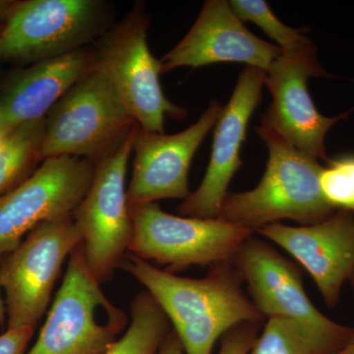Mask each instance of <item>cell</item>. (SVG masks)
<instances>
[{
  "label": "cell",
  "mask_w": 354,
  "mask_h": 354,
  "mask_svg": "<svg viewBox=\"0 0 354 354\" xmlns=\"http://www.w3.org/2000/svg\"><path fill=\"white\" fill-rule=\"evenodd\" d=\"M120 267L141 283L160 305L185 354H212L216 342L241 323L262 324L266 317L244 292L230 262L209 267L202 279L183 278L134 255Z\"/></svg>",
  "instance_id": "obj_1"
},
{
  "label": "cell",
  "mask_w": 354,
  "mask_h": 354,
  "mask_svg": "<svg viewBox=\"0 0 354 354\" xmlns=\"http://www.w3.org/2000/svg\"><path fill=\"white\" fill-rule=\"evenodd\" d=\"M269 152L264 176L254 189L230 193L218 218L256 232L283 220L312 225L337 209L326 201L319 184L323 167L276 133L257 127Z\"/></svg>",
  "instance_id": "obj_2"
},
{
  "label": "cell",
  "mask_w": 354,
  "mask_h": 354,
  "mask_svg": "<svg viewBox=\"0 0 354 354\" xmlns=\"http://www.w3.org/2000/svg\"><path fill=\"white\" fill-rule=\"evenodd\" d=\"M136 127L108 74L95 62L46 116L41 160L64 156L101 160Z\"/></svg>",
  "instance_id": "obj_3"
},
{
  "label": "cell",
  "mask_w": 354,
  "mask_h": 354,
  "mask_svg": "<svg viewBox=\"0 0 354 354\" xmlns=\"http://www.w3.org/2000/svg\"><path fill=\"white\" fill-rule=\"evenodd\" d=\"M128 325L127 314L102 292L80 244L70 256L38 339L26 354H104Z\"/></svg>",
  "instance_id": "obj_4"
},
{
  "label": "cell",
  "mask_w": 354,
  "mask_h": 354,
  "mask_svg": "<svg viewBox=\"0 0 354 354\" xmlns=\"http://www.w3.org/2000/svg\"><path fill=\"white\" fill-rule=\"evenodd\" d=\"M133 232L128 251L171 272L230 262L254 232L221 218L165 213L157 203L130 207Z\"/></svg>",
  "instance_id": "obj_5"
},
{
  "label": "cell",
  "mask_w": 354,
  "mask_h": 354,
  "mask_svg": "<svg viewBox=\"0 0 354 354\" xmlns=\"http://www.w3.org/2000/svg\"><path fill=\"white\" fill-rule=\"evenodd\" d=\"M250 299L266 318H286L302 326L323 354L346 348L353 328L334 322L314 306L305 292L304 274L268 242L251 236L230 261Z\"/></svg>",
  "instance_id": "obj_6"
},
{
  "label": "cell",
  "mask_w": 354,
  "mask_h": 354,
  "mask_svg": "<svg viewBox=\"0 0 354 354\" xmlns=\"http://www.w3.org/2000/svg\"><path fill=\"white\" fill-rule=\"evenodd\" d=\"M139 127L95 167L94 176L73 215L88 269L100 283L109 281L125 257L133 225L125 178Z\"/></svg>",
  "instance_id": "obj_7"
},
{
  "label": "cell",
  "mask_w": 354,
  "mask_h": 354,
  "mask_svg": "<svg viewBox=\"0 0 354 354\" xmlns=\"http://www.w3.org/2000/svg\"><path fill=\"white\" fill-rule=\"evenodd\" d=\"M80 244V232L73 216H68L41 223L8 254L0 266L7 329L36 327L64 261Z\"/></svg>",
  "instance_id": "obj_8"
},
{
  "label": "cell",
  "mask_w": 354,
  "mask_h": 354,
  "mask_svg": "<svg viewBox=\"0 0 354 354\" xmlns=\"http://www.w3.org/2000/svg\"><path fill=\"white\" fill-rule=\"evenodd\" d=\"M149 20L140 9L102 39L95 55L140 129L164 134L167 115L185 118L187 111L172 104L160 86L162 65L148 41Z\"/></svg>",
  "instance_id": "obj_9"
},
{
  "label": "cell",
  "mask_w": 354,
  "mask_h": 354,
  "mask_svg": "<svg viewBox=\"0 0 354 354\" xmlns=\"http://www.w3.org/2000/svg\"><path fill=\"white\" fill-rule=\"evenodd\" d=\"M95 0H29L14 7L0 36V58L39 62L81 50L101 31Z\"/></svg>",
  "instance_id": "obj_10"
},
{
  "label": "cell",
  "mask_w": 354,
  "mask_h": 354,
  "mask_svg": "<svg viewBox=\"0 0 354 354\" xmlns=\"http://www.w3.org/2000/svg\"><path fill=\"white\" fill-rule=\"evenodd\" d=\"M92 162L82 158H48L19 185L0 196V256L46 221L73 216L94 176Z\"/></svg>",
  "instance_id": "obj_11"
},
{
  "label": "cell",
  "mask_w": 354,
  "mask_h": 354,
  "mask_svg": "<svg viewBox=\"0 0 354 354\" xmlns=\"http://www.w3.org/2000/svg\"><path fill=\"white\" fill-rule=\"evenodd\" d=\"M314 76H329L319 64L315 46L297 53H281L267 70L265 85L272 102L260 127L276 133L300 152L329 160L326 134L348 113L330 118L317 111L307 87L308 78Z\"/></svg>",
  "instance_id": "obj_12"
},
{
  "label": "cell",
  "mask_w": 354,
  "mask_h": 354,
  "mask_svg": "<svg viewBox=\"0 0 354 354\" xmlns=\"http://www.w3.org/2000/svg\"><path fill=\"white\" fill-rule=\"evenodd\" d=\"M223 106L214 101L199 120L176 134L138 129L135 138L134 167L127 188L130 207L162 199H187L188 174L195 153L220 118Z\"/></svg>",
  "instance_id": "obj_13"
},
{
  "label": "cell",
  "mask_w": 354,
  "mask_h": 354,
  "mask_svg": "<svg viewBox=\"0 0 354 354\" xmlns=\"http://www.w3.org/2000/svg\"><path fill=\"white\" fill-rule=\"evenodd\" d=\"M266 76L265 70L253 66H246L239 75L232 97L216 122L206 174L198 189L177 207L179 216L218 218L228 185L242 165L241 148L249 120L261 102Z\"/></svg>",
  "instance_id": "obj_14"
},
{
  "label": "cell",
  "mask_w": 354,
  "mask_h": 354,
  "mask_svg": "<svg viewBox=\"0 0 354 354\" xmlns=\"http://www.w3.org/2000/svg\"><path fill=\"white\" fill-rule=\"evenodd\" d=\"M281 55L278 46L246 29L230 1L208 0L189 32L160 62L162 73L218 62H241L267 72Z\"/></svg>",
  "instance_id": "obj_15"
},
{
  "label": "cell",
  "mask_w": 354,
  "mask_h": 354,
  "mask_svg": "<svg viewBox=\"0 0 354 354\" xmlns=\"http://www.w3.org/2000/svg\"><path fill=\"white\" fill-rule=\"evenodd\" d=\"M290 253L309 272L329 307L337 306L342 285L354 274V216L337 209L312 225L272 223L258 230Z\"/></svg>",
  "instance_id": "obj_16"
},
{
  "label": "cell",
  "mask_w": 354,
  "mask_h": 354,
  "mask_svg": "<svg viewBox=\"0 0 354 354\" xmlns=\"http://www.w3.org/2000/svg\"><path fill=\"white\" fill-rule=\"evenodd\" d=\"M95 62V55L79 50L23 70L0 94V131L9 134L44 120Z\"/></svg>",
  "instance_id": "obj_17"
},
{
  "label": "cell",
  "mask_w": 354,
  "mask_h": 354,
  "mask_svg": "<svg viewBox=\"0 0 354 354\" xmlns=\"http://www.w3.org/2000/svg\"><path fill=\"white\" fill-rule=\"evenodd\" d=\"M171 330L160 305L148 291H141L133 299L127 329L104 354H158Z\"/></svg>",
  "instance_id": "obj_18"
},
{
  "label": "cell",
  "mask_w": 354,
  "mask_h": 354,
  "mask_svg": "<svg viewBox=\"0 0 354 354\" xmlns=\"http://www.w3.org/2000/svg\"><path fill=\"white\" fill-rule=\"evenodd\" d=\"M44 120L30 123L7 134L0 149V196L13 189L37 160H41Z\"/></svg>",
  "instance_id": "obj_19"
},
{
  "label": "cell",
  "mask_w": 354,
  "mask_h": 354,
  "mask_svg": "<svg viewBox=\"0 0 354 354\" xmlns=\"http://www.w3.org/2000/svg\"><path fill=\"white\" fill-rule=\"evenodd\" d=\"M249 354H323L312 335L295 321L268 319Z\"/></svg>",
  "instance_id": "obj_20"
},
{
  "label": "cell",
  "mask_w": 354,
  "mask_h": 354,
  "mask_svg": "<svg viewBox=\"0 0 354 354\" xmlns=\"http://www.w3.org/2000/svg\"><path fill=\"white\" fill-rule=\"evenodd\" d=\"M235 14L242 22L250 21L259 26L272 39L279 44L283 53H297L311 48L314 44L301 34V30L283 24L263 0H232L230 1Z\"/></svg>",
  "instance_id": "obj_21"
},
{
  "label": "cell",
  "mask_w": 354,
  "mask_h": 354,
  "mask_svg": "<svg viewBox=\"0 0 354 354\" xmlns=\"http://www.w3.org/2000/svg\"><path fill=\"white\" fill-rule=\"evenodd\" d=\"M319 176L321 192L335 209L354 213V155L329 160Z\"/></svg>",
  "instance_id": "obj_22"
},
{
  "label": "cell",
  "mask_w": 354,
  "mask_h": 354,
  "mask_svg": "<svg viewBox=\"0 0 354 354\" xmlns=\"http://www.w3.org/2000/svg\"><path fill=\"white\" fill-rule=\"evenodd\" d=\"M261 324L245 322L235 326L221 337L218 354H249L259 337Z\"/></svg>",
  "instance_id": "obj_23"
},
{
  "label": "cell",
  "mask_w": 354,
  "mask_h": 354,
  "mask_svg": "<svg viewBox=\"0 0 354 354\" xmlns=\"http://www.w3.org/2000/svg\"><path fill=\"white\" fill-rule=\"evenodd\" d=\"M34 332L32 327L7 329L0 335V354H25Z\"/></svg>",
  "instance_id": "obj_24"
},
{
  "label": "cell",
  "mask_w": 354,
  "mask_h": 354,
  "mask_svg": "<svg viewBox=\"0 0 354 354\" xmlns=\"http://www.w3.org/2000/svg\"><path fill=\"white\" fill-rule=\"evenodd\" d=\"M158 354H185L183 344L174 330H171V333L167 335V339L162 342Z\"/></svg>",
  "instance_id": "obj_25"
},
{
  "label": "cell",
  "mask_w": 354,
  "mask_h": 354,
  "mask_svg": "<svg viewBox=\"0 0 354 354\" xmlns=\"http://www.w3.org/2000/svg\"><path fill=\"white\" fill-rule=\"evenodd\" d=\"M16 2L12 1H1L0 0V22L3 21L4 24L8 19L10 14L12 13L14 7L16 6Z\"/></svg>",
  "instance_id": "obj_26"
},
{
  "label": "cell",
  "mask_w": 354,
  "mask_h": 354,
  "mask_svg": "<svg viewBox=\"0 0 354 354\" xmlns=\"http://www.w3.org/2000/svg\"><path fill=\"white\" fill-rule=\"evenodd\" d=\"M333 354H354V344L353 342H349L346 348L341 349V351H337V353Z\"/></svg>",
  "instance_id": "obj_27"
},
{
  "label": "cell",
  "mask_w": 354,
  "mask_h": 354,
  "mask_svg": "<svg viewBox=\"0 0 354 354\" xmlns=\"http://www.w3.org/2000/svg\"><path fill=\"white\" fill-rule=\"evenodd\" d=\"M4 306L3 302H2L1 295H0V323L3 324L4 322Z\"/></svg>",
  "instance_id": "obj_28"
},
{
  "label": "cell",
  "mask_w": 354,
  "mask_h": 354,
  "mask_svg": "<svg viewBox=\"0 0 354 354\" xmlns=\"http://www.w3.org/2000/svg\"><path fill=\"white\" fill-rule=\"evenodd\" d=\"M7 134H4L3 132L0 131V149L3 145L4 141H6Z\"/></svg>",
  "instance_id": "obj_29"
},
{
  "label": "cell",
  "mask_w": 354,
  "mask_h": 354,
  "mask_svg": "<svg viewBox=\"0 0 354 354\" xmlns=\"http://www.w3.org/2000/svg\"><path fill=\"white\" fill-rule=\"evenodd\" d=\"M349 281H351V288H353V293H354V274L353 276L351 277V279H349ZM351 342H353L354 344V334L353 339H351Z\"/></svg>",
  "instance_id": "obj_30"
},
{
  "label": "cell",
  "mask_w": 354,
  "mask_h": 354,
  "mask_svg": "<svg viewBox=\"0 0 354 354\" xmlns=\"http://www.w3.org/2000/svg\"><path fill=\"white\" fill-rule=\"evenodd\" d=\"M2 30H3V24H0V36H1Z\"/></svg>",
  "instance_id": "obj_31"
}]
</instances>
